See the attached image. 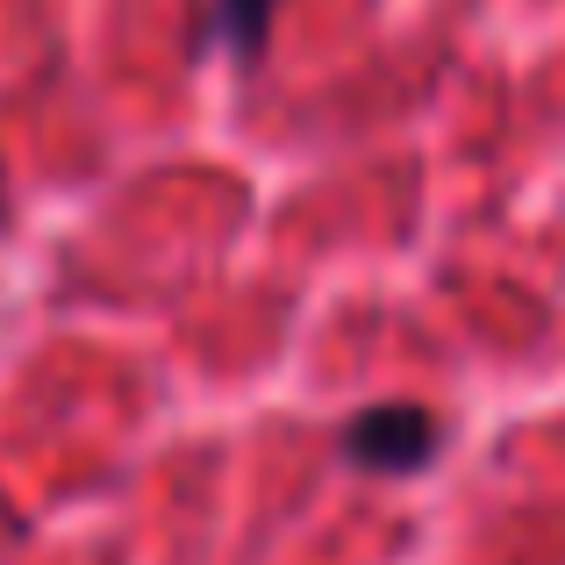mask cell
Wrapping results in <instances>:
<instances>
[{"label":"cell","instance_id":"3957f363","mask_svg":"<svg viewBox=\"0 0 565 565\" xmlns=\"http://www.w3.org/2000/svg\"><path fill=\"white\" fill-rule=\"evenodd\" d=\"M0 207H8V186H0Z\"/></svg>","mask_w":565,"mask_h":565},{"label":"cell","instance_id":"6da1fadb","mask_svg":"<svg viewBox=\"0 0 565 565\" xmlns=\"http://www.w3.org/2000/svg\"><path fill=\"white\" fill-rule=\"evenodd\" d=\"M344 451L373 472H408V466H429L437 451V423L429 408H408V401H386V408H365L359 423L344 429Z\"/></svg>","mask_w":565,"mask_h":565},{"label":"cell","instance_id":"7a4b0ae2","mask_svg":"<svg viewBox=\"0 0 565 565\" xmlns=\"http://www.w3.org/2000/svg\"><path fill=\"white\" fill-rule=\"evenodd\" d=\"M273 8L279 0H215L222 14V36H230L236 57H258L265 51V29H273Z\"/></svg>","mask_w":565,"mask_h":565}]
</instances>
